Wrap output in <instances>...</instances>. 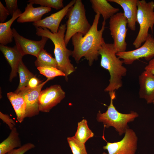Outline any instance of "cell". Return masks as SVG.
<instances>
[{
	"label": "cell",
	"mask_w": 154,
	"mask_h": 154,
	"mask_svg": "<svg viewBox=\"0 0 154 154\" xmlns=\"http://www.w3.org/2000/svg\"><path fill=\"white\" fill-rule=\"evenodd\" d=\"M18 73L19 77V83L17 89L15 91L17 93L20 90L27 87L30 79L35 75L30 72L23 63L21 61L19 65Z\"/></svg>",
	"instance_id": "obj_23"
},
{
	"label": "cell",
	"mask_w": 154,
	"mask_h": 154,
	"mask_svg": "<svg viewBox=\"0 0 154 154\" xmlns=\"http://www.w3.org/2000/svg\"><path fill=\"white\" fill-rule=\"evenodd\" d=\"M94 136V133L88 127L87 120L83 119L78 122L76 131L73 137L79 141L85 143Z\"/></svg>",
	"instance_id": "obj_22"
},
{
	"label": "cell",
	"mask_w": 154,
	"mask_h": 154,
	"mask_svg": "<svg viewBox=\"0 0 154 154\" xmlns=\"http://www.w3.org/2000/svg\"><path fill=\"white\" fill-rule=\"evenodd\" d=\"M66 15L68 20L64 39L66 46L74 35L80 33L85 35L91 25L87 19L84 6L81 0H76L75 3L69 9Z\"/></svg>",
	"instance_id": "obj_5"
},
{
	"label": "cell",
	"mask_w": 154,
	"mask_h": 154,
	"mask_svg": "<svg viewBox=\"0 0 154 154\" xmlns=\"http://www.w3.org/2000/svg\"><path fill=\"white\" fill-rule=\"evenodd\" d=\"M65 93L61 86L56 84L42 90L39 98L40 111L48 112L65 98Z\"/></svg>",
	"instance_id": "obj_10"
},
{
	"label": "cell",
	"mask_w": 154,
	"mask_h": 154,
	"mask_svg": "<svg viewBox=\"0 0 154 154\" xmlns=\"http://www.w3.org/2000/svg\"><path fill=\"white\" fill-rule=\"evenodd\" d=\"M137 5V22L139 28L133 43L136 48L140 47L145 41L149 34V29L153 32L154 25V2L138 0Z\"/></svg>",
	"instance_id": "obj_6"
},
{
	"label": "cell",
	"mask_w": 154,
	"mask_h": 154,
	"mask_svg": "<svg viewBox=\"0 0 154 154\" xmlns=\"http://www.w3.org/2000/svg\"><path fill=\"white\" fill-rule=\"evenodd\" d=\"M102 154H107V153H106L105 152H104Z\"/></svg>",
	"instance_id": "obj_35"
},
{
	"label": "cell",
	"mask_w": 154,
	"mask_h": 154,
	"mask_svg": "<svg viewBox=\"0 0 154 154\" xmlns=\"http://www.w3.org/2000/svg\"><path fill=\"white\" fill-rule=\"evenodd\" d=\"M13 34L16 45L23 56L30 54L37 57L40 51L44 49L48 38L42 37L39 41L30 40L20 35L14 28L12 29Z\"/></svg>",
	"instance_id": "obj_11"
},
{
	"label": "cell",
	"mask_w": 154,
	"mask_h": 154,
	"mask_svg": "<svg viewBox=\"0 0 154 154\" xmlns=\"http://www.w3.org/2000/svg\"><path fill=\"white\" fill-rule=\"evenodd\" d=\"M138 0H108L119 5L123 11V14L127 21L128 27L132 31L136 29L137 22Z\"/></svg>",
	"instance_id": "obj_16"
},
{
	"label": "cell",
	"mask_w": 154,
	"mask_h": 154,
	"mask_svg": "<svg viewBox=\"0 0 154 154\" xmlns=\"http://www.w3.org/2000/svg\"><path fill=\"white\" fill-rule=\"evenodd\" d=\"M152 103L154 105V98L153 99V100Z\"/></svg>",
	"instance_id": "obj_34"
},
{
	"label": "cell",
	"mask_w": 154,
	"mask_h": 154,
	"mask_svg": "<svg viewBox=\"0 0 154 154\" xmlns=\"http://www.w3.org/2000/svg\"><path fill=\"white\" fill-rule=\"evenodd\" d=\"M22 12L18 9L13 14L9 20L0 23V43L6 45L13 41V37L11 26L14 21L20 16Z\"/></svg>",
	"instance_id": "obj_19"
},
{
	"label": "cell",
	"mask_w": 154,
	"mask_h": 154,
	"mask_svg": "<svg viewBox=\"0 0 154 154\" xmlns=\"http://www.w3.org/2000/svg\"><path fill=\"white\" fill-rule=\"evenodd\" d=\"M67 140L73 154H88L85 143L79 141L73 136L68 137Z\"/></svg>",
	"instance_id": "obj_25"
},
{
	"label": "cell",
	"mask_w": 154,
	"mask_h": 154,
	"mask_svg": "<svg viewBox=\"0 0 154 154\" xmlns=\"http://www.w3.org/2000/svg\"><path fill=\"white\" fill-rule=\"evenodd\" d=\"M0 118L9 126L10 130H12L16 125V123L7 115L0 112Z\"/></svg>",
	"instance_id": "obj_30"
},
{
	"label": "cell",
	"mask_w": 154,
	"mask_h": 154,
	"mask_svg": "<svg viewBox=\"0 0 154 154\" xmlns=\"http://www.w3.org/2000/svg\"><path fill=\"white\" fill-rule=\"evenodd\" d=\"M10 13L6 8L0 1V23L5 22Z\"/></svg>",
	"instance_id": "obj_31"
},
{
	"label": "cell",
	"mask_w": 154,
	"mask_h": 154,
	"mask_svg": "<svg viewBox=\"0 0 154 154\" xmlns=\"http://www.w3.org/2000/svg\"><path fill=\"white\" fill-rule=\"evenodd\" d=\"M50 80L48 79L41 83L37 87L31 88L27 86L17 93L23 99L26 104L25 117H31L39 114V98L44 85Z\"/></svg>",
	"instance_id": "obj_12"
},
{
	"label": "cell",
	"mask_w": 154,
	"mask_h": 154,
	"mask_svg": "<svg viewBox=\"0 0 154 154\" xmlns=\"http://www.w3.org/2000/svg\"><path fill=\"white\" fill-rule=\"evenodd\" d=\"M99 54L101 56V66L108 70L110 75L109 84L104 90L109 92H115L122 86V78L126 76L127 69L123 65V60L117 56L113 43L104 42Z\"/></svg>",
	"instance_id": "obj_2"
},
{
	"label": "cell",
	"mask_w": 154,
	"mask_h": 154,
	"mask_svg": "<svg viewBox=\"0 0 154 154\" xmlns=\"http://www.w3.org/2000/svg\"><path fill=\"white\" fill-rule=\"evenodd\" d=\"M109 93L110 99L109 106L105 112L102 113L99 111L96 119L98 121L102 122L105 127H114L119 135H121L128 128L127 123L133 121L139 115L134 111L127 114L119 112L113 104V101L116 98L115 92H109Z\"/></svg>",
	"instance_id": "obj_4"
},
{
	"label": "cell",
	"mask_w": 154,
	"mask_h": 154,
	"mask_svg": "<svg viewBox=\"0 0 154 154\" xmlns=\"http://www.w3.org/2000/svg\"><path fill=\"white\" fill-rule=\"evenodd\" d=\"M116 55L126 64H131L142 58L149 61L154 56V38L149 34L145 41L140 47L134 50L118 52Z\"/></svg>",
	"instance_id": "obj_8"
},
{
	"label": "cell",
	"mask_w": 154,
	"mask_h": 154,
	"mask_svg": "<svg viewBox=\"0 0 154 154\" xmlns=\"http://www.w3.org/2000/svg\"><path fill=\"white\" fill-rule=\"evenodd\" d=\"M137 142V137L135 133L128 128L121 141L114 143L107 142L103 148L107 150L108 154H135Z\"/></svg>",
	"instance_id": "obj_9"
},
{
	"label": "cell",
	"mask_w": 154,
	"mask_h": 154,
	"mask_svg": "<svg viewBox=\"0 0 154 154\" xmlns=\"http://www.w3.org/2000/svg\"><path fill=\"white\" fill-rule=\"evenodd\" d=\"M51 11V8L42 6L35 7L32 4L29 3L27 4L24 11L17 19V21L19 23L36 22L41 20L44 15Z\"/></svg>",
	"instance_id": "obj_17"
},
{
	"label": "cell",
	"mask_w": 154,
	"mask_h": 154,
	"mask_svg": "<svg viewBox=\"0 0 154 154\" xmlns=\"http://www.w3.org/2000/svg\"><path fill=\"white\" fill-rule=\"evenodd\" d=\"M76 0L71 1L59 11L51 14L41 20L33 23V25L36 27H41L49 29L52 33H57L60 23L69 9L74 4Z\"/></svg>",
	"instance_id": "obj_13"
},
{
	"label": "cell",
	"mask_w": 154,
	"mask_h": 154,
	"mask_svg": "<svg viewBox=\"0 0 154 154\" xmlns=\"http://www.w3.org/2000/svg\"><path fill=\"white\" fill-rule=\"evenodd\" d=\"M127 21L123 13L118 12L110 19L109 27L116 53L126 51Z\"/></svg>",
	"instance_id": "obj_7"
},
{
	"label": "cell",
	"mask_w": 154,
	"mask_h": 154,
	"mask_svg": "<svg viewBox=\"0 0 154 154\" xmlns=\"http://www.w3.org/2000/svg\"><path fill=\"white\" fill-rule=\"evenodd\" d=\"M37 58L35 64L37 68L50 66L57 68V64L55 58L44 49L40 51Z\"/></svg>",
	"instance_id": "obj_24"
},
{
	"label": "cell",
	"mask_w": 154,
	"mask_h": 154,
	"mask_svg": "<svg viewBox=\"0 0 154 154\" xmlns=\"http://www.w3.org/2000/svg\"><path fill=\"white\" fill-rule=\"evenodd\" d=\"M145 70L154 75V58L149 61L148 64L145 67Z\"/></svg>",
	"instance_id": "obj_33"
},
{
	"label": "cell",
	"mask_w": 154,
	"mask_h": 154,
	"mask_svg": "<svg viewBox=\"0 0 154 154\" xmlns=\"http://www.w3.org/2000/svg\"><path fill=\"white\" fill-rule=\"evenodd\" d=\"M21 146L19 134L17 128L14 127L8 137L0 144V154H6Z\"/></svg>",
	"instance_id": "obj_21"
},
{
	"label": "cell",
	"mask_w": 154,
	"mask_h": 154,
	"mask_svg": "<svg viewBox=\"0 0 154 154\" xmlns=\"http://www.w3.org/2000/svg\"><path fill=\"white\" fill-rule=\"evenodd\" d=\"M35 145L31 143H26L17 149H14L6 154H24L29 150L34 148Z\"/></svg>",
	"instance_id": "obj_28"
},
{
	"label": "cell",
	"mask_w": 154,
	"mask_h": 154,
	"mask_svg": "<svg viewBox=\"0 0 154 154\" xmlns=\"http://www.w3.org/2000/svg\"><path fill=\"white\" fill-rule=\"evenodd\" d=\"M36 28V34L38 36L46 37L53 43L54 53L57 64V68L65 74V79L67 81L68 76L73 72L75 69L69 59L70 56H72V51L67 48L64 41L66 24H61L58 32L55 33L46 28Z\"/></svg>",
	"instance_id": "obj_3"
},
{
	"label": "cell",
	"mask_w": 154,
	"mask_h": 154,
	"mask_svg": "<svg viewBox=\"0 0 154 154\" xmlns=\"http://www.w3.org/2000/svg\"><path fill=\"white\" fill-rule=\"evenodd\" d=\"M41 82L42 81H40L35 76L30 79L27 86L31 88H35L41 83Z\"/></svg>",
	"instance_id": "obj_32"
},
{
	"label": "cell",
	"mask_w": 154,
	"mask_h": 154,
	"mask_svg": "<svg viewBox=\"0 0 154 154\" xmlns=\"http://www.w3.org/2000/svg\"><path fill=\"white\" fill-rule=\"evenodd\" d=\"M90 1L94 11L102 15L104 20L110 19L118 13L119 9L112 6L106 0H90Z\"/></svg>",
	"instance_id": "obj_18"
},
{
	"label": "cell",
	"mask_w": 154,
	"mask_h": 154,
	"mask_svg": "<svg viewBox=\"0 0 154 154\" xmlns=\"http://www.w3.org/2000/svg\"><path fill=\"white\" fill-rule=\"evenodd\" d=\"M6 8L10 14L12 16L14 13L18 9L17 0H5Z\"/></svg>",
	"instance_id": "obj_29"
},
{
	"label": "cell",
	"mask_w": 154,
	"mask_h": 154,
	"mask_svg": "<svg viewBox=\"0 0 154 154\" xmlns=\"http://www.w3.org/2000/svg\"><path fill=\"white\" fill-rule=\"evenodd\" d=\"M139 89V94L147 103H152L154 98V75L144 70L138 77Z\"/></svg>",
	"instance_id": "obj_14"
},
{
	"label": "cell",
	"mask_w": 154,
	"mask_h": 154,
	"mask_svg": "<svg viewBox=\"0 0 154 154\" xmlns=\"http://www.w3.org/2000/svg\"><path fill=\"white\" fill-rule=\"evenodd\" d=\"M0 50L11 68L9 80L11 82L13 79L17 76L19 65L22 60L23 56L16 45L11 47L1 44Z\"/></svg>",
	"instance_id": "obj_15"
},
{
	"label": "cell",
	"mask_w": 154,
	"mask_h": 154,
	"mask_svg": "<svg viewBox=\"0 0 154 154\" xmlns=\"http://www.w3.org/2000/svg\"><path fill=\"white\" fill-rule=\"evenodd\" d=\"M40 73L43 75L50 80L54 78L60 76H65V74L58 68L50 66L41 67L37 68Z\"/></svg>",
	"instance_id": "obj_26"
},
{
	"label": "cell",
	"mask_w": 154,
	"mask_h": 154,
	"mask_svg": "<svg viewBox=\"0 0 154 154\" xmlns=\"http://www.w3.org/2000/svg\"><path fill=\"white\" fill-rule=\"evenodd\" d=\"M7 96L14 108L17 121L22 123L25 117L26 104L24 100L21 96L15 92H8Z\"/></svg>",
	"instance_id": "obj_20"
},
{
	"label": "cell",
	"mask_w": 154,
	"mask_h": 154,
	"mask_svg": "<svg viewBox=\"0 0 154 154\" xmlns=\"http://www.w3.org/2000/svg\"><path fill=\"white\" fill-rule=\"evenodd\" d=\"M27 2L33 4H39L42 6L56 9H62L64 7L62 0H29Z\"/></svg>",
	"instance_id": "obj_27"
},
{
	"label": "cell",
	"mask_w": 154,
	"mask_h": 154,
	"mask_svg": "<svg viewBox=\"0 0 154 154\" xmlns=\"http://www.w3.org/2000/svg\"><path fill=\"white\" fill-rule=\"evenodd\" d=\"M100 15L98 13H96L91 27L85 35L78 33L72 37L74 47L72 56L77 63L84 57L91 66L98 58L99 50L105 42L102 35L106 24V21L103 20L101 29L98 30Z\"/></svg>",
	"instance_id": "obj_1"
}]
</instances>
